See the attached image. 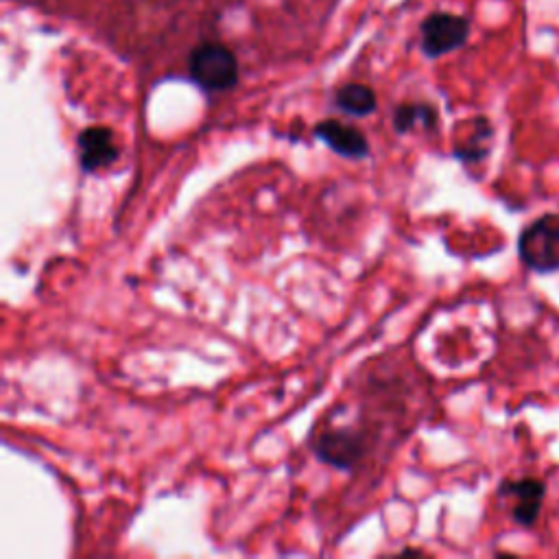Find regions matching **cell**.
I'll list each match as a JSON object with an SVG mask.
<instances>
[{"mask_svg": "<svg viewBox=\"0 0 559 559\" xmlns=\"http://www.w3.org/2000/svg\"><path fill=\"white\" fill-rule=\"evenodd\" d=\"M188 72L199 87L207 92H225L238 81V61L227 46L205 41L190 52Z\"/></svg>", "mask_w": 559, "mask_h": 559, "instance_id": "cell-1", "label": "cell"}, {"mask_svg": "<svg viewBox=\"0 0 559 559\" xmlns=\"http://www.w3.org/2000/svg\"><path fill=\"white\" fill-rule=\"evenodd\" d=\"M522 262L537 271H559V214H544L528 223L518 238Z\"/></svg>", "mask_w": 559, "mask_h": 559, "instance_id": "cell-2", "label": "cell"}, {"mask_svg": "<svg viewBox=\"0 0 559 559\" xmlns=\"http://www.w3.org/2000/svg\"><path fill=\"white\" fill-rule=\"evenodd\" d=\"M469 24L454 13H432L421 24V50L428 57H441L465 44Z\"/></svg>", "mask_w": 559, "mask_h": 559, "instance_id": "cell-3", "label": "cell"}, {"mask_svg": "<svg viewBox=\"0 0 559 559\" xmlns=\"http://www.w3.org/2000/svg\"><path fill=\"white\" fill-rule=\"evenodd\" d=\"M79 162L85 173H96L111 166L118 159V144L111 129L87 127L79 133Z\"/></svg>", "mask_w": 559, "mask_h": 559, "instance_id": "cell-4", "label": "cell"}, {"mask_svg": "<svg viewBox=\"0 0 559 559\" xmlns=\"http://www.w3.org/2000/svg\"><path fill=\"white\" fill-rule=\"evenodd\" d=\"M362 450H365L362 437L349 428L330 430L321 435L314 443L317 456L341 469H349L362 456Z\"/></svg>", "mask_w": 559, "mask_h": 559, "instance_id": "cell-5", "label": "cell"}, {"mask_svg": "<svg viewBox=\"0 0 559 559\" xmlns=\"http://www.w3.org/2000/svg\"><path fill=\"white\" fill-rule=\"evenodd\" d=\"M500 493L513 498V520L522 526L535 524L539 515V507L546 493V487L537 478H520V480H507L500 487Z\"/></svg>", "mask_w": 559, "mask_h": 559, "instance_id": "cell-6", "label": "cell"}, {"mask_svg": "<svg viewBox=\"0 0 559 559\" xmlns=\"http://www.w3.org/2000/svg\"><path fill=\"white\" fill-rule=\"evenodd\" d=\"M314 135L321 138L332 151H336L343 157L358 159L369 153V142L362 135V131H358L356 127L345 124L341 120H334V118L321 120L314 127Z\"/></svg>", "mask_w": 559, "mask_h": 559, "instance_id": "cell-7", "label": "cell"}, {"mask_svg": "<svg viewBox=\"0 0 559 559\" xmlns=\"http://www.w3.org/2000/svg\"><path fill=\"white\" fill-rule=\"evenodd\" d=\"M334 103L349 116H367L376 109V94L362 83H347L336 90Z\"/></svg>", "mask_w": 559, "mask_h": 559, "instance_id": "cell-8", "label": "cell"}, {"mask_svg": "<svg viewBox=\"0 0 559 559\" xmlns=\"http://www.w3.org/2000/svg\"><path fill=\"white\" fill-rule=\"evenodd\" d=\"M435 122H437V111L424 103H404L393 114V127L397 133H408L417 124L430 129L435 127Z\"/></svg>", "mask_w": 559, "mask_h": 559, "instance_id": "cell-9", "label": "cell"}, {"mask_svg": "<svg viewBox=\"0 0 559 559\" xmlns=\"http://www.w3.org/2000/svg\"><path fill=\"white\" fill-rule=\"evenodd\" d=\"M487 138H491V127L487 124V120H478V131L469 138V142H467L465 146H459V148H456V155H459L461 159H467V162L480 159V157L485 155V151L478 148L476 144H478V140H487Z\"/></svg>", "mask_w": 559, "mask_h": 559, "instance_id": "cell-10", "label": "cell"}]
</instances>
